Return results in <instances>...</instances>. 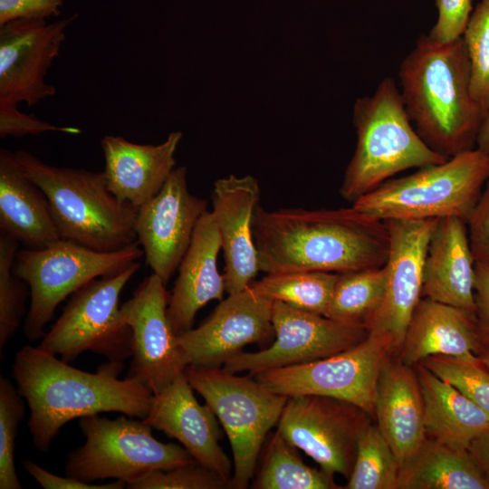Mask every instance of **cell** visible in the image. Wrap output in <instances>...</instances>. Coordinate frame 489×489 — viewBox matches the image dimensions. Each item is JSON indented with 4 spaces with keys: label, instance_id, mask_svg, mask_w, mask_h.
<instances>
[{
    "label": "cell",
    "instance_id": "cell-44",
    "mask_svg": "<svg viewBox=\"0 0 489 489\" xmlns=\"http://www.w3.org/2000/svg\"><path fill=\"white\" fill-rule=\"evenodd\" d=\"M468 450L489 479V431L473 440Z\"/></svg>",
    "mask_w": 489,
    "mask_h": 489
},
{
    "label": "cell",
    "instance_id": "cell-45",
    "mask_svg": "<svg viewBox=\"0 0 489 489\" xmlns=\"http://www.w3.org/2000/svg\"><path fill=\"white\" fill-rule=\"evenodd\" d=\"M476 148L489 153V114L481 126L476 140Z\"/></svg>",
    "mask_w": 489,
    "mask_h": 489
},
{
    "label": "cell",
    "instance_id": "cell-26",
    "mask_svg": "<svg viewBox=\"0 0 489 489\" xmlns=\"http://www.w3.org/2000/svg\"><path fill=\"white\" fill-rule=\"evenodd\" d=\"M0 232L28 248L62 239L43 192L18 166L14 152L0 149Z\"/></svg>",
    "mask_w": 489,
    "mask_h": 489
},
{
    "label": "cell",
    "instance_id": "cell-8",
    "mask_svg": "<svg viewBox=\"0 0 489 489\" xmlns=\"http://www.w3.org/2000/svg\"><path fill=\"white\" fill-rule=\"evenodd\" d=\"M144 255L138 241L117 251L100 252L60 239L41 249L17 251L13 270L30 289L26 339L43 338L44 328L59 304L89 282L119 273Z\"/></svg>",
    "mask_w": 489,
    "mask_h": 489
},
{
    "label": "cell",
    "instance_id": "cell-6",
    "mask_svg": "<svg viewBox=\"0 0 489 489\" xmlns=\"http://www.w3.org/2000/svg\"><path fill=\"white\" fill-rule=\"evenodd\" d=\"M489 179V153L475 148L446 162L389 178L352 203L358 212L380 220L467 219Z\"/></svg>",
    "mask_w": 489,
    "mask_h": 489
},
{
    "label": "cell",
    "instance_id": "cell-4",
    "mask_svg": "<svg viewBox=\"0 0 489 489\" xmlns=\"http://www.w3.org/2000/svg\"><path fill=\"white\" fill-rule=\"evenodd\" d=\"M14 154L23 173L45 195L62 239L100 252L137 241L138 208L110 191L103 171L52 166L24 149Z\"/></svg>",
    "mask_w": 489,
    "mask_h": 489
},
{
    "label": "cell",
    "instance_id": "cell-11",
    "mask_svg": "<svg viewBox=\"0 0 489 489\" xmlns=\"http://www.w3.org/2000/svg\"><path fill=\"white\" fill-rule=\"evenodd\" d=\"M391 353L394 349L388 337L369 332L359 344L332 356L252 376L287 398L330 397L351 403L373 418L379 375Z\"/></svg>",
    "mask_w": 489,
    "mask_h": 489
},
{
    "label": "cell",
    "instance_id": "cell-20",
    "mask_svg": "<svg viewBox=\"0 0 489 489\" xmlns=\"http://www.w3.org/2000/svg\"><path fill=\"white\" fill-rule=\"evenodd\" d=\"M260 195L258 180L249 175H230L214 184L211 213L220 235L228 294L248 287L260 271L253 235V219Z\"/></svg>",
    "mask_w": 489,
    "mask_h": 489
},
{
    "label": "cell",
    "instance_id": "cell-41",
    "mask_svg": "<svg viewBox=\"0 0 489 489\" xmlns=\"http://www.w3.org/2000/svg\"><path fill=\"white\" fill-rule=\"evenodd\" d=\"M63 0H0V26L16 20L47 21L61 14Z\"/></svg>",
    "mask_w": 489,
    "mask_h": 489
},
{
    "label": "cell",
    "instance_id": "cell-46",
    "mask_svg": "<svg viewBox=\"0 0 489 489\" xmlns=\"http://www.w3.org/2000/svg\"><path fill=\"white\" fill-rule=\"evenodd\" d=\"M484 365L489 369V346L484 348L478 355Z\"/></svg>",
    "mask_w": 489,
    "mask_h": 489
},
{
    "label": "cell",
    "instance_id": "cell-39",
    "mask_svg": "<svg viewBox=\"0 0 489 489\" xmlns=\"http://www.w3.org/2000/svg\"><path fill=\"white\" fill-rule=\"evenodd\" d=\"M46 131L79 134L73 127H58L37 119L34 115L19 111L18 107H0V137L39 135Z\"/></svg>",
    "mask_w": 489,
    "mask_h": 489
},
{
    "label": "cell",
    "instance_id": "cell-3",
    "mask_svg": "<svg viewBox=\"0 0 489 489\" xmlns=\"http://www.w3.org/2000/svg\"><path fill=\"white\" fill-rule=\"evenodd\" d=\"M470 76L462 37L439 43L423 34L399 67L410 121L423 141L446 158L475 149L485 119L471 95Z\"/></svg>",
    "mask_w": 489,
    "mask_h": 489
},
{
    "label": "cell",
    "instance_id": "cell-31",
    "mask_svg": "<svg viewBox=\"0 0 489 489\" xmlns=\"http://www.w3.org/2000/svg\"><path fill=\"white\" fill-rule=\"evenodd\" d=\"M338 275L323 271H286L266 273L252 283L272 301L326 316Z\"/></svg>",
    "mask_w": 489,
    "mask_h": 489
},
{
    "label": "cell",
    "instance_id": "cell-24",
    "mask_svg": "<svg viewBox=\"0 0 489 489\" xmlns=\"http://www.w3.org/2000/svg\"><path fill=\"white\" fill-rule=\"evenodd\" d=\"M220 249L219 232L211 211H207L197 223L168 296V318L177 335L193 328L197 312L206 303L222 301L225 283L217 269Z\"/></svg>",
    "mask_w": 489,
    "mask_h": 489
},
{
    "label": "cell",
    "instance_id": "cell-30",
    "mask_svg": "<svg viewBox=\"0 0 489 489\" xmlns=\"http://www.w3.org/2000/svg\"><path fill=\"white\" fill-rule=\"evenodd\" d=\"M386 283V265L339 273L326 316L368 330L382 304Z\"/></svg>",
    "mask_w": 489,
    "mask_h": 489
},
{
    "label": "cell",
    "instance_id": "cell-9",
    "mask_svg": "<svg viewBox=\"0 0 489 489\" xmlns=\"http://www.w3.org/2000/svg\"><path fill=\"white\" fill-rule=\"evenodd\" d=\"M84 445L68 455L65 474L81 481L113 478L128 484L157 470L196 462L182 446L163 443L151 427L131 417L80 418Z\"/></svg>",
    "mask_w": 489,
    "mask_h": 489
},
{
    "label": "cell",
    "instance_id": "cell-18",
    "mask_svg": "<svg viewBox=\"0 0 489 489\" xmlns=\"http://www.w3.org/2000/svg\"><path fill=\"white\" fill-rule=\"evenodd\" d=\"M436 219L386 221L390 236L389 254L385 264L386 291L368 331L388 337L396 354L403 344L414 310L422 298L424 259Z\"/></svg>",
    "mask_w": 489,
    "mask_h": 489
},
{
    "label": "cell",
    "instance_id": "cell-17",
    "mask_svg": "<svg viewBox=\"0 0 489 489\" xmlns=\"http://www.w3.org/2000/svg\"><path fill=\"white\" fill-rule=\"evenodd\" d=\"M273 303L253 283L228 294L201 325L177 335L188 366L221 368L244 346L268 340Z\"/></svg>",
    "mask_w": 489,
    "mask_h": 489
},
{
    "label": "cell",
    "instance_id": "cell-2",
    "mask_svg": "<svg viewBox=\"0 0 489 489\" xmlns=\"http://www.w3.org/2000/svg\"><path fill=\"white\" fill-rule=\"evenodd\" d=\"M121 367L109 363L89 373L40 347H22L12 374L30 409L28 426L35 448L48 451L60 429L76 417L119 412L144 419L154 394L135 379H118Z\"/></svg>",
    "mask_w": 489,
    "mask_h": 489
},
{
    "label": "cell",
    "instance_id": "cell-10",
    "mask_svg": "<svg viewBox=\"0 0 489 489\" xmlns=\"http://www.w3.org/2000/svg\"><path fill=\"white\" fill-rule=\"evenodd\" d=\"M139 261L119 273L96 278L72 293L62 313L38 347L66 362L84 351L122 366L131 357V331L119 305L120 296L139 271Z\"/></svg>",
    "mask_w": 489,
    "mask_h": 489
},
{
    "label": "cell",
    "instance_id": "cell-7",
    "mask_svg": "<svg viewBox=\"0 0 489 489\" xmlns=\"http://www.w3.org/2000/svg\"><path fill=\"white\" fill-rule=\"evenodd\" d=\"M185 375L212 408L229 439L234 469L231 488H247L267 435L277 426L288 398L250 374L238 376L222 367L189 365Z\"/></svg>",
    "mask_w": 489,
    "mask_h": 489
},
{
    "label": "cell",
    "instance_id": "cell-28",
    "mask_svg": "<svg viewBox=\"0 0 489 489\" xmlns=\"http://www.w3.org/2000/svg\"><path fill=\"white\" fill-rule=\"evenodd\" d=\"M398 489H489L468 449L427 437L399 470Z\"/></svg>",
    "mask_w": 489,
    "mask_h": 489
},
{
    "label": "cell",
    "instance_id": "cell-42",
    "mask_svg": "<svg viewBox=\"0 0 489 489\" xmlns=\"http://www.w3.org/2000/svg\"><path fill=\"white\" fill-rule=\"evenodd\" d=\"M24 468L44 489H122L127 484L122 480L103 484H91L71 476H60L50 473L33 461H24Z\"/></svg>",
    "mask_w": 489,
    "mask_h": 489
},
{
    "label": "cell",
    "instance_id": "cell-13",
    "mask_svg": "<svg viewBox=\"0 0 489 489\" xmlns=\"http://www.w3.org/2000/svg\"><path fill=\"white\" fill-rule=\"evenodd\" d=\"M272 323L275 340L271 346L257 352L242 351L222 368L231 373L254 375L332 356L369 336L364 326L300 311L278 301L273 303Z\"/></svg>",
    "mask_w": 489,
    "mask_h": 489
},
{
    "label": "cell",
    "instance_id": "cell-1",
    "mask_svg": "<svg viewBox=\"0 0 489 489\" xmlns=\"http://www.w3.org/2000/svg\"><path fill=\"white\" fill-rule=\"evenodd\" d=\"M253 235L260 271L346 273L386 264L388 224L352 206L266 210L258 206Z\"/></svg>",
    "mask_w": 489,
    "mask_h": 489
},
{
    "label": "cell",
    "instance_id": "cell-27",
    "mask_svg": "<svg viewBox=\"0 0 489 489\" xmlns=\"http://www.w3.org/2000/svg\"><path fill=\"white\" fill-rule=\"evenodd\" d=\"M424 400L426 436L468 449L489 431V417L456 388L422 364L415 366Z\"/></svg>",
    "mask_w": 489,
    "mask_h": 489
},
{
    "label": "cell",
    "instance_id": "cell-15",
    "mask_svg": "<svg viewBox=\"0 0 489 489\" xmlns=\"http://www.w3.org/2000/svg\"><path fill=\"white\" fill-rule=\"evenodd\" d=\"M76 17L53 23L16 20L0 26V107L21 102L32 107L56 93L44 77Z\"/></svg>",
    "mask_w": 489,
    "mask_h": 489
},
{
    "label": "cell",
    "instance_id": "cell-12",
    "mask_svg": "<svg viewBox=\"0 0 489 489\" xmlns=\"http://www.w3.org/2000/svg\"><path fill=\"white\" fill-rule=\"evenodd\" d=\"M372 417L357 406L320 395L288 398L277 431L331 475L349 478L357 438Z\"/></svg>",
    "mask_w": 489,
    "mask_h": 489
},
{
    "label": "cell",
    "instance_id": "cell-36",
    "mask_svg": "<svg viewBox=\"0 0 489 489\" xmlns=\"http://www.w3.org/2000/svg\"><path fill=\"white\" fill-rule=\"evenodd\" d=\"M24 400L17 387L2 376L0 378V489L22 488L14 456L18 427L25 415Z\"/></svg>",
    "mask_w": 489,
    "mask_h": 489
},
{
    "label": "cell",
    "instance_id": "cell-40",
    "mask_svg": "<svg viewBox=\"0 0 489 489\" xmlns=\"http://www.w3.org/2000/svg\"><path fill=\"white\" fill-rule=\"evenodd\" d=\"M466 224L475 262L489 264V179L468 216Z\"/></svg>",
    "mask_w": 489,
    "mask_h": 489
},
{
    "label": "cell",
    "instance_id": "cell-33",
    "mask_svg": "<svg viewBox=\"0 0 489 489\" xmlns=\"http://www.w3.org/2000/svg\"><path fill=\"white\" fill-rule=\"evenodd\" d=\"M18 242L0 232V354L25 313L28 284L13 270Z\"/></svg>",
    "mask_w": 489,
    "mask_h": 489
},
{
    "label": "cell",
    "instance_id": "cell-21",
    "mask_svg": "<svg viewBox=\"0 0 489 489\" xmlns=\"http://www.w3.org/2000/svg\"><path fill=\"white\" fill-rule=\"evenodd\" d=\"M424 417V400L415 367L391 353L379 375L373 418L400 467L427 438Z\"/></svg>",
    "mask_w": 489,
    "mask_h": 489
},
{
    "label": "cell",
    "instance_id": "cell-38",
    "mask_svg": "<svg viewBox=\"0 0 489 489\" xmlns=\"http://www.w3.org/2000/svg\"><path fill=\"white\" fill-rule=\"evenodd\" d=\"M437 20L427 34L433 41L446 43L462 37L473 12V0H434Z\"/></svg>",
    "mask_w": 489,
    "mask_h": 489
},
{
    "label": "cell",
    "instance_id": "cell-25",
    "mask_svg": "<svg viewBox=\"0 0 489 489\" xmlns=\"http://www.w3.org/2000/svg\"><path fill=\"white\" fill-rule=\"evenodd\" d=\"M482 350L474 313L421 298L398 355L415 367L430 356L473 358Z\"/></svg>",
    "mask_w": 489,
    "mask_h": 489
},
{
    "label": "cell",
    "instance_id": "cell-43",
    "mask_svg": "<svg viewBox=\"0 0 489 489\" xmlns=\"http://www.w3.org/2000/svg\"><path fill=\"white\" fill-rule=\"evenodd\" d=\"M475 313L483 350L489 346V264H475Z\"/></svg>",
    "mask_w": 489,
    "mask_h": 489
},
{
    "label": "cell",
    "instance_id": "cell-19",
    "mask_svg": "<svg viewBox=\"0 0 489 489\" xmlns=\"http://www.w3.org/2000/svg\"><path fill=\"white\" fill-rule=\"evenodd\" d=\"M193 390L185 373L179 375L154 394L142 420L177 439L197 462L231 483L233 464L219 444L218 419L206 403H198Z\"/></svg>",
    "mask_w": 489,
    "mask_h": 489
},
{
    "label": "cell",
    "instance_id": "cell-29",
    "mask_svg": "<svg viewBox=\"0 0 489 489\" xmlns=\"http://www.w3.org/2000/svg\"><path fill=\"white\" fill-rule=\"evenodd\" d=\"M297 447L277 430L269 437L259 470L255 489H337L334 476L307 465Z\"/></svg>",
    "mask_w": 489,
    "mask_h": 489
},
{
    "label": "cell",
    "instance_id": "cell-14",
    "mask_svg": "<svg viewBox=\"0 0 489 489\" xmlns=\"http://www.w3.org/2000/svg\"><path fill=\"white\" fill-rule=\"evenodd\" d=\"M165 283L154 273L145 278L133 296L120 306L131 331V363L127 377L153 394L160 392L188 366L168 318Z\"/></svg>",
    "mask_w": 489,
    "mask_h": 489
},
{
    "label": "cell",
    "instance_id": "cell-16",
    "mask_svg": "<svg viewBox=\"0 0 489 489\" xmlns=\"http://www.w3.org/2000/svg\"><path fill=\"white\" fill-rule=\"evenodd\" d=\"M207 203L188 190L187 168H175L160 191L138 208L137 241L146 263L166 284L186 254Z\"/></svg>",
    "mask_w": 489,
    "mask_h": 489
},
{
    "label": "cell",
    "instance_id": "cell-23",
    "mask_svg": "<svg viewBox=\"0 0 489 489\" xmlns=\"http://www.w3.org/2000/svg\"><path fill=\"white\" fill-rule=\"evenodd\" d=\"M466 220L437 218L423 264L422 298L475 313V260Z\"/></svg>",
    "mask_w": 489,
    "mask_h": 489
},
{
    "label": "cell",
    "instance_id": "cell-37",
    "mask_svg": "<svg viewBox=\"0 0 489 489\" xmlns=\"http://www.w3.org/2000/svg\"><path fill=\"white\" fill-rule=\"evenodd\" d=\"M130 489H226L230 483L216 472L193 462L170 469L157 470L129 483Z\"/></svg>",
    "mask_w": 489,
    "mask_h": 489
},
{
    "label": "cell",
    "instance_id": "cell-22",
    "mask_svg": "<svg viewBox=\"0 0 489 489\" xmlns=\"http://www.w3.org/2000/svg\"><path fill=\"white\" fill-rule=\"evenodd\" d=\"M180 131L168 134L158 145L133 143L120 136H105L101 142L108 188L121 202L139 208L163 187L175 169Z\"/></svg>",
    "mask_w": 489,
    "mask_h": 489
},
{
    "label": "cell",
    "instance_id": "cell-32",
    "mask_svg": "<svg viewBox=\"0 0 489 489\" xmlns=\"http://www.w3.org/2000/svg\"><path fill=\"white\" fill-rule=\"evenodd\" d=\"M400 466L377 424L369 419L360 429L347 489H398Z\"/></svg>",
    "mask_w": 489,
    "mask_h": 489
},
{
    "label": "cell",
    "instance_id": "cell-35",
    "mask_svg": "<svg viewBox=\"0 0 489 489\" xmlns=\"http://www.w3.org/2000/svg\"><path fill=\"white\" fill-rule=\"evenodd\" d=\"M420 364L456 388L489 417V369L478 356L435 355L426 358Z\"/></svg>",
    "mask_w": 489,
    "mask_h": 489
},
{
    "label": "cell",
    "instance_id": "cell-34",
    "mask_svg": "<svg viewBox=\"0 0 489 489\" xmlns=\"http://www.w3.org/2000/svg\"><path fill=\"white\" fill-rule=\"evenodd\" d=\"M462 38L470 61V92L486 118L489 114V0H480L473 9Z\"/></svg>",
    "mask_w": 489,
    "mask_h": 489
},
{
    "label": "cell",
    "instance_id": "cell-5",
    "mask_svg": "<svg viewBox=\"0 0 489 489\" xmlns=\"http://www.w3.org/2000/svg\"><path fill=\"white\" fill-rule=\"evenodd\" d=\"M352 122L357 145L340 190L352 203L401 171L448 159L419 137L391 77L383 79L372 95L356 100Z\"/></svg>",
    "mask_w": 489,
    "mask_h": 489
}]
</instances>
